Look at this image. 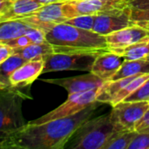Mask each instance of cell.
<instances>
[{
    "instance_id": "cell-1",
    "label": "cell",
    "mask_w": 149,
    "mask_h": 149,
    "mask_svg": "<svg viewBox=\"0 0 149 149\" xmlns=\"http://www.w3.org/2000/svg\"><path fill=\"white\" fill-rule=\"evenodd\" d=\"M99 101H94L80 112L40 124L26 123L13 133L3 149H63L79 127L91 119Z\"/></svg>"
},
{
    "instance_id": "cell-19",
    "label": "cell",
    "mask_w": 149,
    "mask_h": 149,
    "mask_svg": "<svg viewBox=\"0 0 149 149\" xmlns=\"http://www.w3.org/2000/svg\"><path fill=\"white\" fill-rule=\"evenodd\" d=\"M18 52L25 60L46 58L48 56L54 54L53 45L48 41L40 44H31L30 45L16 51Z\"/></svg>"
},
{
    "instance_id": "cell-21",
    "label": "cell",
    "mask_w": 149,
    "mask_h": 149,
    "mask_svg": "<svg viewBox=\"0 0 149 149\" xmlns=\"http://www.w3.org/2000/svg\"><path fill=\"white\" fill-rule=\"evenodd\" d=\"M149 79V73H145V74H141L139 75L137 77H135L134 79H132L123 89H121L117 94L116 96L113 98L111 106L113 107L115 105H117L118 103L123 101L127 96H129L131 93H133L136 89H138L146 80H148Z\"/></svg>"
},
{
    "instance_id": "cell-5",
    "label": "cell",
    "mask_w": 149,
    "mask_h": 149,
    "mask_svg": "<svg viewBox=\"0 0 149 149\" xmlns=\"http://www.w3.org/2000/svg\"><path fill=\"white\" fill-rule=\"evenodd\" d=\"M99 54L97 52L52 54L45 58L42 73L61 71L91 72L93 62Z\"/></svg>"
},
{
    "instance_id": "cell-23",
    "label": "cell",
    "mask_w": 149,
    "mask_h": 149,
    "mask_svg": "<svg viewBox=\"0 0 149 149\" xmlns=\"http://www.w3.org/2000/svg\"><path fill=\"white\" fill-rule=\"evenodd\" d=\"M97 14H85V15H79L74 17L67 19L65 23L71 24L72 26L84 29V30H88V31H93L95 18H96Z\"/></svg>"
},
{
    "instance_id": "cell-2",
    "label": "cell",
    "mask_w": 149,
    "mask_h": 149,
    "mask_svg": "<svg viewBox=\"0 0 149 149\" xmlns=\"http://www.w3.org/2000/svg\"><path fill=\"white\" fill-rule=\"evenodd\" d=\"M46 40L53 45L54 53H100L109 50L105 36L65 23L47 31Z\"/></svg>"
},
{
    "instance_id": "cell-29",
    "label": "cell",
    "mask_w": 149,
    "mask_h": 149,
    "mask_svg": "<svg viewBox=\"0 0 149 149\" xmlns=\"http://www.w3.org/2000/svg\"><path fill=\"white\" fill-rule=\"evenodd\" d=\"M135 131L137 133L149 134V107L145 113L144 116L135 126Z\"/></svg>"
},
{
    "instance_id": "cell-13",
    "label": "cell",
    "mask_w": 149,
    "mask_h": 149,
    "mask_svg": "<svg viewBox=\"0 0 149 149\" xmlns=\"http://www.w3.org/2000/svg\"><path fill=\"white\" fill-rule=\"evenodd\" d=\"M106 37L108 49L123 48L149 38V31L134 24L123 29L115 31Z\"/></svg>"
},
{
    "instance_id": "cell-33",
    "label": "cell",
    "mask_w": 149,
    "mask_h": 149,
    "mask_svg": "<svg viewBox=\"0 0 149 149\" xmlns=\"http://www.w3.org/2000/svg\"><path fill=\"white\" fill-rule=\"evenodd\" d=\"M135 24H139V25H141V26L146 28L147 30H148L149 31V21H145V22H136Z\"/></svg>"
},
{
    "instance_id": "cell-26",
    "label": "cell",
    "mask_w": 149,
    "mask_h": 149,
    "mask_svg": "<svg viewBox=\"0 0 149 149\" xmlns=\"http://www.w3.org/2000/svg\"><path fill=\"white\" fill-rule=\"evenodd\" d=\"M31 40L32 44H40L46 42V31L37 27H31L25 33Z\"/></svg>"
},
{
    "instance_id": "cell-20",
    "label": "cell",
    "mask_w": 149,
    "mask_h": 149,
    "mask_svg": "<svg viewBox=\"0 0 149 149\" xmlns=\"http://www.w3.org/2000/svg\"><path fill=\"white\" fill-rule=\"evenodd\" d=\"M26 61L18 52H15L0 65V89L10 87V75Z\"/></svg>"
},
{
    "instance_id": "cell-17",
    "label": "cell",
    "mask_w": 149,
    "mask_h": 149,
    "mask_svg": "<svg viewBox=\"0 0 149 149\" xmlns=\"http://www.w3.org/2000/svg\"><path fill=\"white\" fill-rule=\"evenodd\" d=\"M144 73H149V61L142 59L124 60L120 69L109 81Z\"/></svg>"
},
{
    "instance_id": "cell-15",
    "label": "cell",
    "mask_w": 149,
    "mask_h": 149,
    "mask_svg": "<svg viewBox=\"0 0 149 149\" xmlns=\"http://www.w3.org/2000/svg\"><path fill=\"white\" fill-rule=\"evenodd\" d=\"M41 6L38 0H10L0 10V22L20 19Z\"/></svg>"
},
{
    "instance_id": "cell-6",
    "label": "cell",
    "mask_w": 149,
    "mask_h": 149,
    "mask_svg": "<svg viewBox=\"0 0 149 149\" xmlns=\"http://www.w3.org/2000/svg\"><path fill=\"white\" fill-rule=\"evenodd\" d=\"M99 89L91 90L83 93H78L73 94H68L67 100L58 106L57 108L47 113L46 114L41 116L40 118L30 121L31 124H40L52 120L59 119L70 115H73L81 110L85 109L90 104L96 101V97Z\"/></svg>"
},
{
    "instance_id": "cell-32",
    "label": "cell",
    "mask_w": 149,
    "mask_h": 149,
    "mask_svg": "<svg viewBox=\"0 0 149 149\" xmlns=\"http://www.w3.org/2000/svg\"><path fill=\"white\" fill-rule=\"evenodd\" d=\"M40 3H42L43 5L45 4H50V3H62V2H65L67 0H38Z\"/></svg>"
},
{
    "instance_id": "cell-27",
    "label": "cell",
    "mask_w": 149,
    "mask_h": 149,
    "mask_svg": "<svg viewBox=\"0 0 149 149\" xmlns=\"http://www.w3.org/2000/svg\"><path fill=\"white\" fill-rule=\"evenodd\" d=\"M5 44L8 45L9 46H10L11 48H13L15 51H17V50L23 49V48L30 45L31 44H32V42L26 34H23V35L17 36V37L7 41Z\"/></svg>"
},
{
    "instance_id": "cell-18",
    "label": "cell",
    "mask_w": 149,
    "mask_h": 149,
    "mask_svg": "<svg viewBox=\"0 0 149 149\" xmlns=\"http://www.w3.org/2000/svg\"><path fill=\"white\" fill-rule=\"evenodd\" d=\"M32 26H30L21 20H10L0 22V43L5 44L7 41L25 34Z\"/></svg>"
},
{
    "instance_id": "cell-14",
    "label": "cell",
    "mask_w": 149,
    "mask_h": 149,
    "mask_svg": "<svg viewBox=\"0 0 149 149\" xmlns=\"http://www.w3.org/2000/svg\"><path fill=\"white\" fill-rule=\"evenodd\" d=\"M125 58L108 50L100 53L95 58L91 72L104 81H109L121 66Z\"/></svg>"
},
{
    "instance_id": "cell-30",
    "label": "cell",
    "mask_w": 149,
    "mask_h": 149,
    "mask_svg": "<svg viewBox=\"0 0 149 149\" xmlns=\"http://www.w3.org/2000/svg\"><path fill=\"white\" fill-rule=\"evenodd\" d=\"M16 51L6 44H3L0 46V65L3 63L10 56L15 53Z\"/></svg>"
},
{
    "instance_id": "cell-28",
    "label": "cell",
    "mask_w": 149,
    "mask_h": 149,
    "mask_svg": "<svg viewBox=\"0 0 149 149\" xmlns=\"http://www.w3.org/2000/svg\"><path fill=\"white\" fill-rule=\"evenodd\" d=\"M131 19L134 23L149 21V9L138 10L131 8Z\"/></svg>"
},
{
    "instance_id": "cell-24",
    "label": "cell",
    "mask_w": 149,
    "mask_h": 149,
    "mask_svg": "<svg viewBox=\"0 0 149 149\" xmlns=\"http://www.w3.org/2000/svg\"><path fill=\"white\" fill-rule=\"evenodd\" d=\"M149 100V79L138 89L127 96L123 101H144Z\"/></svg>"
},
{
    "instance_id": "cell-31",
    "label": "cell",
    "mask_w": 149,
    "mask_h": 149,
    "mask_svg": "<svg viewBox=\"0 0 149 149\" xmlns=\"http://www.w3.org/2000/svg\"><path fill=\"white\" fill-rule=\"evenodd\" d=\"M129 6L133 9H149V0H127Z\"/></svg>"
},
{
    "instance_id": "cell-3",
    "label": "cell",
    "mask_w": 149,
    "mask_h": 149,
    "mask_svg": "<svg viewBox=\"0 0 149 149\" xmlns=\"http://www.w3.org/2000/svg\"><path fill=\"white\" fill-rule=\"evenodd\" d=\"M124 131L111 120L110 113L85 121L72 136L71 149H103L117 134Z\"/></svg>"
},
{
    "instance_id": "cell-9",
    "label": "cell",
    "mask_w": 149,
    "mask_h": 149,
    "mask_svg": "<svg viewBox=\"0 0 149 149\" xmlns=\"http://www.w3.org/2000/svg\"><path fill=\"white\" fill-rule=\"evenodd\" d=\"M24 24L43 29L46 32L54 25L65 23L67 20L63 10V2L45 4L38 8L37 10L18 19Z\"/></svg>"
},
{
    "instance_id": "cell-34",
    "label": "cell",
    "mask_w": 149,
    "mask_h": 149,
    "mask_svg": "<svg viewBox=\"0 0 149 149\" xmlns=\"http://www.w3.org/2000/svg\"><path fill=\"white\" fill-rule=\"evenodd\" d=\"M8 1H10V0H0V10L5 5V3H6Z\"/></svg>"
},
{
    "instance_id": "cell-11",
    "label": "cell",
    "mask_w": 149,
    "mask_h": 149,
    "mask_svg": "<svg viewBox=\"0 0 149 149\" xmlns=\"http://www.w3.org/2000/svg\"><path fill=\"white\" fill-rule=\"evenodd\" d=\"M42 81L62 86L67 91L68 94L100 89L106 82L91 72L86 74L64 79H45Z\"/></svg>"
},
{
    "instance_id": "cell-16",
    "label": "cell",
    "mask_w": 149,
    "mask_h": 149,
    "mask_svg": "<svg viewBox=\"0 0 149 149\" xmlns=\"http://www.w3.org/2000/svg\"><path fill=\"white\" fill-rule=\"evenodd\" d=\"M110 51L122 56L125 60L142 59L149 61V38L123 48L109 49Z\"/></svg>"
},
{
    "instance_id": "cell-22",
    "label": "cell",
    "mask_w": 149,
    "mask_h": 149,
    "mask_svg": "<svg viewBox=\"0 0 149 149\" xmlns=\"http://www.w3.org/2000/svg\"><path fill=\"white\" fill-rule=\"evenodd\" d=\"M136 133V131H121L113 137L104 146L103 149H127Z\"/></svg>"
},
{
    "instance_id": "cell-25",
    "label": "cell",
    "mask_w": 149,
    "mask_h": 149,
    "mask_svg": "<svg viewBox=\"0 0 149 149\" xmlns=\"http://www.w3.org/2000/svg\"><path fill=\"white\" fill-rule=\"evenodd\" d=\"M127 149H149V134L136 133Z\"/></svg>"
},
{
    "instance_id": "cell-7",
    "label": "cell",
    "mask_w": 149,
    "mask_h": 149,
    "mask_svg": "<svg viewBox=\"0 0 149 149\" xmlns=\"http://www.w3.org/2000/svg\"><path fill=\"white\" fill-rule=\"evenodd\" d=\"M149 107V100L121 101L113 107L111 120L124 130L135 131V126Z\"/></svg>"
},
{
    "instance_id": "cell-4",
    "label": "cell",
    "mask_w": 149,
    "mask_h": 149,
    "mask_svg": "<svg viewBox=\"0 0 149 149\" xmlns=\"http://www.w3.org/2000/svg\"><path fill=\"white\" fill-rule=\"evenodd\" d=\"M27 98L20 89H0V149H3L4 143L13 133L26 124L22 105Z\"/></svg>"
},
{
    "instance_id": "cell-8",
    "label": "cell",
    "mask_w": 149,
    "mask_h": 149,
    "mask_svg": "<svg viewBox=\"0 0 149 149\" xmlns=\"http://www.w3.org/2000/svg\"><path fill=\"white\" fill-rule=\"evenodd\" d=\"M129 5L127 0H67L63 10L67 19L79 15L97 14Z\"/></svg>"
},
{
    "instance_id": "cell-35",
    "label": "cell",
    "mask_w": 149,
    "mask_h": 149,
    "mask_svg": "<svg viewBox=\"0 0 149 149\" xmlns=\"http://www.w3.org/2000/svg\"><path fill=\"white\" fill-rule=\"evenodd\" d=\"M11 1H13V0H11Z\"/></svg>"
},
{
    "instance_id": "cell-12",
    "label": "cell",
    "mask_w": 149,
    "mask_h": 149,
    "mask_svg": "<svg viewBox=\"0 0 149 149\" xmlns=\"http://www.w3.org/2000/svg\"><path fill=\"white\" fill-rule=\"evenodd\" d=\"M45 61V58H38L24 62L10 75V87L17 89L29 87L42 74Z\"/></svg>"
},
{
    "instance_id": "cell-10",
    "label": "cell",
    "mask_w": 149,
    "mask_h": 149,
    "mask_svg": "<svg viewBox=\"0 0 149 149\" xmlns=\"http://www.w3.org/2000/svg\"><path fill=\"white\" fill-rule=\"evenodd\" d=\"M134 24L131 19V7L127 5L124 8L97 13L93 31L98 34L107 36Z\"/></svg>"
}]
</instances>
